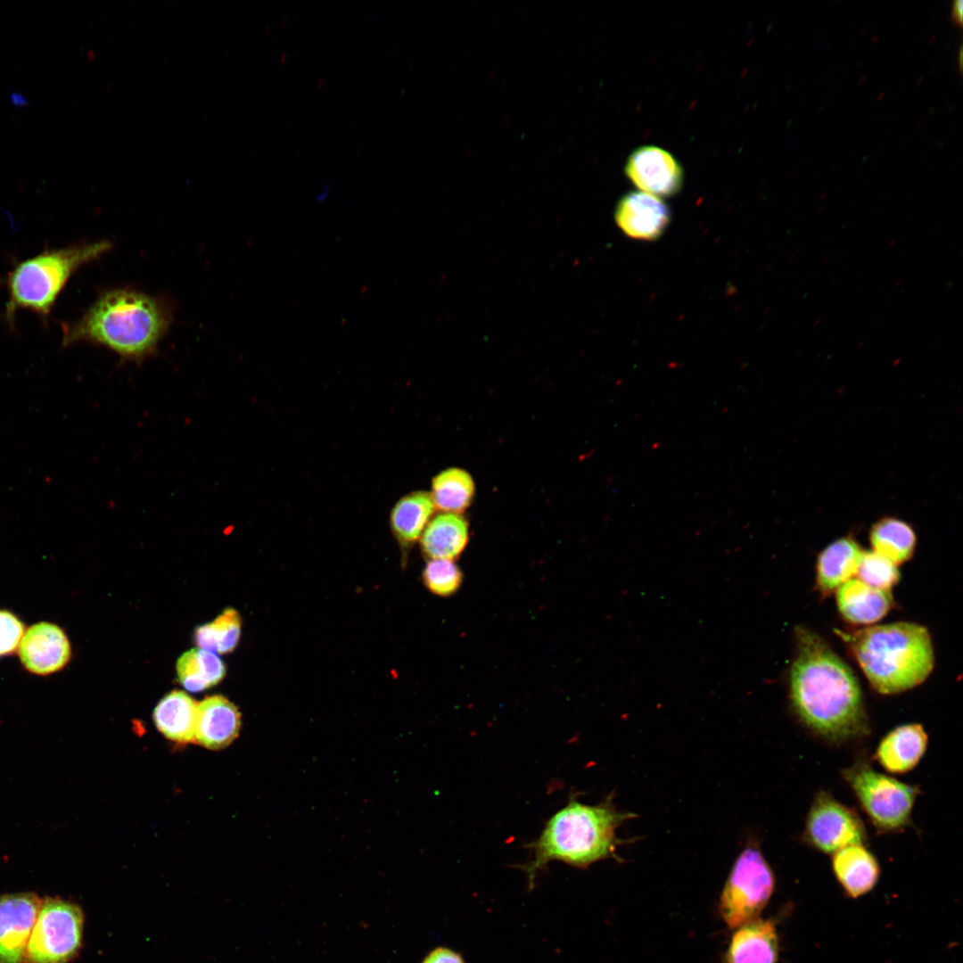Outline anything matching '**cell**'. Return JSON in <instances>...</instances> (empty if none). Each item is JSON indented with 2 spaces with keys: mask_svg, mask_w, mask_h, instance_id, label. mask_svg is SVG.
<instances>
[{
  "mask_svg": "<svg viewBox=\"0 0 963 963\" xmlns=\"http://www.w3.org/2000/svg\"><path fill=\"white\" fill-rule=\"evenodd\" d=\"M869 540L872 551L897 565L912 556L917 537L907 522L893 516H885L872 525Z\"/></svg>",
  "mask_w": 963,
  "mask_h": 963,
  "instance_id": "cell-22",
  "label": "cell"
},
{
  "mask_svg": "<svg viewBox=\"0 0 963 963\" xmlns=\"http://www.w3.org/2000/svg\"><path fill=\"white\" fill-rule=\"evenodd\" d=\"M857 575L865 584L884 590H891L900 579L897 565L874 551H863Z\"/></svg>",
  "mask_w": 963,
  "mask_h": 963,
  "instance_id": "cell-28",
  "label": "cell"
},
{
  "mask_svg": "<svg viewBox=\"0 0 963 963\" xmlns=\"http://www.w3.org/2000/svg\"><path fill=\"white\" fill-rule=\"evenodd\" d=\"M24 632L23 623L13 613L0 610V656L19 647Z\"/></svg>",
  "mask_w": 963,
  "mask_h": 963,
  "instance_id": "cell-29",
  "label": "cell"
},
{
  "mask_svg": "<svg viewBox=\"0 0 963 963\" xmlns=\"http://www.w3.org/2000/svg\"><path fill=\"white\" fill-rule=\"evenodd\" d=\"M625 172L641 192L654 196H670L680 189L681 167L667 151L657 146H643L629 157Z\"/></svg>",
  "mask_w": 963,
  "mask_h": 963,
  "instance_id": "cell-11",
  "label": "cell"
},
{
  "mask_svg": "<svg viewBox=\"0 0 963 963\" xmlns=\"http://www.w3.org/2000/svg\"><path fill=\"white\" fill-rule=\"evenodd\" d=\"M844 778L876 827L892 831L905 827L918 790L875 771L863 763L844 772Z\"/></svg>",
  "mask_w": 963,
  "mask_h": 963,
  "instance_id": "cell-8",
  "label": "cell"
},
{
  "mask_svg": "<svg viewBox=\"0 0 963 963\" xmlns=\"http://www.w3.org/2000/svg\"><path fill=\"white\" fill-rule=\"evenodd\" d=\"M631 817L634 815L618 811L610 799L588 805L571 797L547 820L539 838L526 846L532 857L520 868L526 875L530 890L538 873L553 860L584 868L614 857L620 844L616 830Z\"/></svg>",
  "mask_w": 963,
  "mask_h": 963,
  "instance_id": "cell-3",
  "label": "cell"
},
{
  "mask_svg": "<svg viewBox=\"0 0 963 963\" xmlns=\"http://www.w3.org/2000/svg\"><path fill=\"white\" fill-rule=\"evenodd\" d=\"M804 836L814 848L834 853L846 846L862 844L866 832L861 819L852 809L821 791L809 811Z\"/></svg>",
  "mask_w": 963,
  "mask_h": 963,
  "instance_id": "cell-9",
  "label": "cell"
},
{
  "mask_svg": "<svg viewBox=\"0 0 963 963\" xmlns=\"http://www.w3.org/2000/svg\"><path fill=\"white\" fill-rule=\"evenodd\" d=\"M197 705L198 704L183 691L169 692L153 711V720L157 728L174 742H195Z\"/></svg>",
  "mask_w": 963,
  "mask_h": 963,
  "instance_id": "cell-21",
  "label": "cell"
},
{
  "mask_svg": "<svg viewBox=\"0 0 963 963\" xmlns=\"http://www.w3.org/2000/svg\"><path fill=\"white\" fill-rule=\"evenodd\" d=\"M614 217L619 227L628 236L638 240H654L667 227L670 210L654 195L631 192L621 199Z\"/></svg>",
  "mask_w": 963,
  "mask_h": 963,
  "instance_id": "cell-13",
  "label": "cell"
},
{
  "mask_svg": "<svg viewBox=\"0 0 963 963\" xmlns=\"http://www.w3.org/2000/svg\"><path fill=\"white\" fill-rule=\"evenodd\" d=\"M837 608L853 624H870L881 620L893 606L891 590L872 588L851 579L836 589Z\"/></svg>",
  "mask_w": 963,
  "mask_h": 963,
  "instance_id": "cell-16",
  "label": "cell"
},
{
  "mask_svg": "<svg viewBox=\"0 0 963 963\" xmlns=\"http://www.w3.org/2000/svg\"><path fill=\"white\" fill-rule=\"evenodd\" d=\"M774 875L761 852L747 846L738 856L720 898V914L731 929L755 918L774 889Z\"/></svg>",
  "mask_w": 963,
  "mask_h": 963,
  "instance_id": "cell-7",
  "label": "cell"
},
{
  "mask_svg": "<svg viewBox=\"0 0 963 963\" xmlns=\"http://www.w3.org/2000/svg\"><path fill=\"white\" fill-rule=\"evenodd\" d=\"M423 580L432 593L449 597L460 588L463 574L453 560L432 558L425 565Z\"/></svg>",
  "mask_w": 963,
  "mask_h": 963,
  "instance_id": "cell-27",
  "label": "cell"
},
{
  "mask_svg": "<svg viewBox=\"0 0 963 963\" xmlns=\"http://www.w3.org/2000/svg\"><path fill=\"white\" fill-rule=\"evenodd\" d=\"M84 912L60 897H45L34 925L26 963H70L83 942Z\"/></svg>",
  "mask_w": 963,
  "mask_h": 963,
  "instance_id": "cell-6",
  "label": "cell"
},
{
  "mask_svg": "<svg viewBox=\"0 0 963 963\" xmlns=\"http://www.w3.org/2000/svg\"><path fill=\"white\" fill-rule=\"evenodd\" d=\"M475 486L471 474L452 467L438 473L432 480L430 493L433 506L442 513L460 514L471 504Z\"/></svg>",
  "mask_w": 963,
  "mask_h": 963,
  "instance_id": "cell-24",
  "label": "cell"
},
{
  "mask_svg": "<svg viewBox=\"0 0 963 963\" xmlns=\"http://www.w3.org/2000/svg\"><path fill=\"white\" fill-rule=\"evenodd\" d=\"M18 649L24 667L38 675L60 671L70 658V645L63 630L45 621L24 632Z\"/></svg>",
  "mask_w": 963,
  "mask_h": 963,
  "instance_id": "cell-12",
  "label": "cell"
},
{
  "mask_svg": "<svg viewBox=\"0 0 963 963\" xmlns=\"http://www.w3.org/2000/svg\"><path fill=\"white\" fill-rule=\"evenodd\" d=\"M101 240L59 249L45 250L16 263L5 278L8 300L4 319L13 327L20 309H29L46 320L67 283L84 265L100 259L112 249Z\"/></svg>",
  "mask_w": 963,
  "mask_h": 963,
  "instance_id": "cell-5",
  "label": "cell"
},
{
  "mask_svg": "<svg viewBox=\"0 0 963 963\" xmlns=\"http://www.w3.org/2000/svg\"><path fill=\"white\" fill-rule=\"evenodd\" d=\"M172 320V309L163 299L113 288L102 292L78 320L61 323L62 344L100 345L122 361L139 364L156 353Z\"/></svg>",
  "mask_w": 963,
  "mask_h": 963,
  "instance_id": "cell-2",
  "label": "cell"
},
{
  "mask_svg": "<svg viewBox=\"0 0 963 963\" xmlns=\"http://www.w3.org/2000/svg\"><path fill=\"white\" fill-rule=\"evenodd\" d=\"M872 687L883 695L910 690L932 672L934 648L927 629L899 621L844 632L835 630Z\"/></svg>",
  "mask_w": 963,
  "mask_h": 963,
  "instance_id": "cell-4",
  "label": "cell"
},
{
  "mask_svg": "<svg viewBox=\"0 0 963 963\" xmlns=\"http://www.w3.org/2000/svg\"><path fill=\"white\" fill-rule=\"evenodd\" d=\"M858 542L850 536L840 538L819 555L816 580L820 593L829 595L857 574L863 554Z\"/></svg>",
  "mask_w": 963,
  "mask_h": 963,
  "instance_id": "cell-18",
  "label": "cell"
},
{
  "mask_svg": "<svg viewBox=\"0 0 963 963\" xmlns=\"http://www.w3.org/2000/svg\"><path fill=\"white\" fill-rule=\"evenodd\" d=\"M41 901L30 892L0 895V963H26Z\"/></svg>",
  "mask_w": 963,
  "mask_h": 963,
  "instance_id": "cell-10",
  "label": "cell"
},
{
  "mask_svg": "<svg viewBox=\"0 0 963 963\" xmlns=\"http://www.w3.org/2000/svg\"><path fill=\"white\" fill-rule=\"evenodd\" d=\"M422 963H465L463 956L448 947H437L432 950Z\"/></svg>",
  "mask_w": 963,
  "mask_h": 963,
  "instance_id": "cell-30",
  "label": "cell"
},
{
  "mask_svg": "<svg viewBox=\"0 0 963 963\" xmlns=\"http://www.w3.org/2000/svg\"><path fill=\"white\" fill-rule=\"evenodd\" d=\"M789 671L794 712L812 731L835 742L868 731L860 683L850 667L812 630L797 627Z\"/></svg>",
  "mask_w": 963,
  "mask_h": 963,
  "instance_id": "cell-1",
  "label": "cell"
},
{
  "mask_svg": "<svg viewBox=\"0 0 963 963\" xmlns=\"http://www.w3.org/2000/svg\"><path fill=\"white\" fill-rule=\"evenodd\" d=\"M9 99L11 103L17 107L26 106L31 103L28 97L17 91H12Z\"/></svg>",
  "mask_w": 963,
  "mask_h": 963,
  "instance_id": "cell-31",
  "label": "cell"
},
{
  "mask_svg": "<svg viewBox=\"0 0 963 963\" xmlns=\"http://www.w3.org/2000/svg\"><path fill=\"white\" fill-rule=\"evenodd\" d=\"M434 510L430 493L407 494L394 506L391 523L394 534L403 543L416 541L424 531Z\"/></svg>",
  "mask_w": 963,
  "mask_h": 963,
  "instance_id": "cell-25",
  "label": "cell"
},
{
  "mask_svg": "<svg viewBox=\"0 0 963 963\" xmlns=\"http://www.w3.org/2000/svg\"><path fill=\"white\" fill-rule=\"evenodd\" d=\"M177 672L186 690L200 692L219 683L226 675V666L217 654L193 648L178 658Z\"/></svg>",
  "mask_w": 963,
  "mask_h": 963,
  "instance_id": "cell-23",
  "label": "cell"
},
{
  "mask_svg": "<svg viewBox=\"0 0 963 963\" xmlns=\"http://www.w3.org/2000/svg\"><path fill=\"white\" fill-rule=\"evenodd\" d=\"M832 865L837 880L852 898L872 890L879 877L878 862L862 844L849 845L834 852Z\"/></svg>",
  "mask_w": 963,
  "mask_h": 963,
  "instance_id": "cell-19",
  "label": "cell"
},
{
  "mask_svg": "<svg viewBox=\"0 0 963 963\" xmlns=\"http://www.w3.org/2000/svg\"><path fill=\"white\" fill-rule=\"evenodd\" d=\"M241 618L234 608H226L214 621L194 630L199 648L215 654H227L237 646L241 635Z\"/></svg>",
  "mask_w": 963,
  "mask_h": 963,
  "instance_id": "cell-26",
  "label": "cell"
},
{
  "mask_svg": "<svg viewBox=\"0 0 963 963\" xmlns=\"http://www.w3.org/2000/svg\"><path fill=\"white\" fill-rule=\"evenodd\" d=\"M241 728L237 707L223 696L206 697L197 705L195 742L209 749L232 743Z\"/></svg>",
  "mask_w": 963,
  "mask_h": 963,
  "instance_id": "cell-14",
  "label": "cell"
},
{
  "mask_svg": "<svg viewBox=\"0 0 963 963\" xmlns=\"http://www.w3.org/2000/svg\"><path fill=\"white\" fill-rule=\"evenodd\" d=\"M469 539L466 520L460 514L441 513L423 531L424 553L432 558L454 560L465 548Z\"/></svg>",
  "mask_w": 963,
  "mask_h": 963,
  "instance_id": "cell-20",
  "label": "cell"
},
{
  "mask_svg": "<svg viewBox=\"0 0 963 963\" xmlns=\"http://www.w3.org/2000/svg\"><path fill=\"white\" fill-rule=\"evenodd\" d=\"M778 934L770 920L755 918L737 928L730 938L723 963H777Z\"/></svg>",
  "mask_w": 963,
  "mask_h": 963,
  "instance_id": "cell-15",
  "label": "cell"
},
{
  "mask_svg": "<svg viewBox=\"0 0 963 963\" xmlns=\"http://www.w3.org/2000/svg\"><path fill=\"white\" fill-rule=\"evenodd\" d=\"M962 5L963 3L960 0L953 2L951 18V21L957 25H960L962 21Z\"/></svg>",
  "mask_w": 963,
  "mask_h": 963,
  "instance_id": "cell-32",
  "label": "cell"
},
{
  "mask_svg": "<svg viewBox=\"0 0 963 963\" xmlns=\"http://www.w3.org/2000/svg\"><path fill=\"white\" fill-rule=\"evenodd\" d=\"M928 737L920 724L899 726L890 731L877 749V759L884 769L892 773H905L912 770L924 755Z\"/></svg>",
  "mask_w": 963,
  "mask_h": 963,
  "instance_id": "cell-17",
  "label": "cell"
}]
</instances>
